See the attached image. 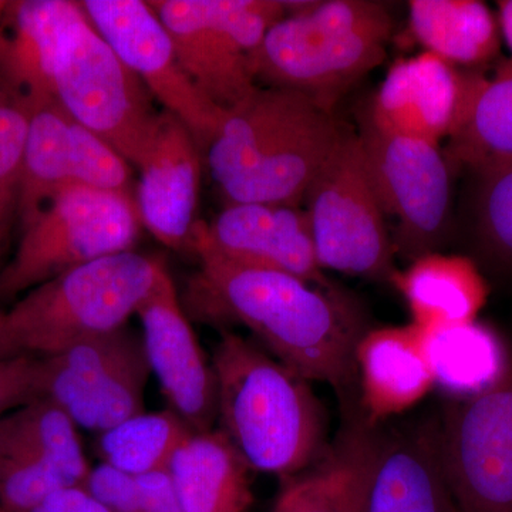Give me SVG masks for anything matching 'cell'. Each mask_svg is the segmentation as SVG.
I'll return each mask as SVG.
<instances>
[{
  "label": "cell",
  "instance_id": "1",
  "mask_svg": "<svg viewBox=\"0 0 512 512\" xmlns=\"http://www.w3.org/2000/svg\"><path fill=\"white\" fill-rule=\"evenodd\" d=\"M195 256L200 268L180 295L188 318L244 326L296 375L332 386L343 410L359 419L356 350L369 329L352 299L284 272L234 264L205 251Z\"/></svg>",
  "mask_w": 512,
  "mask_h": 512
},
{
  "label": "cell",
  "instance_id": "2",
  "mask_svg": "<svg viewBox=\"0 0 512 512\" xmlns=\"http://www.w3.org/2000/svg\"><path fill=\"white\" fill-rule=\"evenodd\" d=\"M345 130L301 94L259 86L228 111L207 148L208 170L227 204L301 207Z\"/></svg>",
  "mask_w": 512,
  "mask_h": 512
},
{
  "label": "cell",
  "instance_id": "3",
  "mask_svg": "<svg viewBox=\"0 0 512 512\" xmlns=\"http://www.w3.org/2000/svg\"><path fill=\"white\" fill-rule=\"evenodd\" d=\"M211 362L220 430L251 470L285 480L322 457L325 417L308 380L234 332L222 333Z\"/></svg>",
  "mask_w": 512,
  "mask_h": 512
},
{
  "label": "cell",
  "instance_id": "4",
  "mask_svg": "<svg viewBox=\"0 0 512 512\" xmlns=\"http://www.w3.org/2000/svg\"><path fill=\"white\" fill-rule=\"evenodd\" d=\"M285 18L254 57L258 84L289 90L333 114L336 104L386 59L393 16L376 0L286 2Z\"/></svg>",
  "mask_w": 512,
  "mask_h": 512
},
{
  "label": "cell",
  "instance_id": "5",
  "mask_svg": "<svg viewBox=\"0 0 512 512\" xmlns=\"http://www.w3.org/2000/svg\"><path fill=\"white\" fill-rule=\"evenodd\" d=\"M167 271L136 251L77 266L0 309V357L59 355L128 325Z\"/></svg>",
  "mask_w": 512,
  "mask_h": 512
},
{
  "label": "cell",
  "instance_id": "6",
  "mask_svg": "<svg viewBox=\"0 0 512 512\" xmlns=\"http://www.w3.org/2000/svg\"><path fill=\"white\" fill-rule=\"evenodd\" d=\"M141 225L134 195L69 185L28 228L0 268V305H10L55 276L134 251Z\"/></svg>",
  "mask_w": 512,
  "mask_h": 512
},
{
  "label": "cell",
  "instance_id": "7",
  "mask_svg": "<svg viewBox=\"0 0 512 512\" xmlns=\"http://www.w3.org/2000/svg\"><path fill=\"white\" fill-rule=\"evenodd\" d=\"M194 86L220 109L258 90L254 57L269 29L285 18L279 0H150Z\"/></svg>",
  "mask_w": 512,
  "mask_h": 512
},
{
  "label": "cell",
  "instance_id": "8",
  "mask_svg": "<svg viewBox=\"0 0 512 512\" xmlns=\"http://www.w3.org/2000/svg\"><path fill=\"white\" fill-rule=\"evenodd\" d=\"M53 96L77 123L137 165L161 111L153 96L94 29L86 13L64 36L53 72Z\"/></svg>",
  "mask_w": 512,
  "mask_h": 512
},
{
  "label": "cell",
  "instance_id": "9",
  "mask_svg": "<svg viewBox=\"0 0 512 512\" xmlns=\"http://www.w3.org/2000/svg\"><path fill=\"white\" fill-rule=\"evenodd\" d=\"M305 200L320 268L392 281V235L355 131L346 128Z\"/></svg>",
  "mask_w": 512,
  "mask_h": 512
},
{
  "label": "cell",
  "instance_id": "10",
  "mask_svg": "<svg viewBox=\"0 0 512 512\" xmlns=\"http://www.w3.org/2000/svg\"><path fill=\"white\" fill-rule=\"evenodd\" d=\"M384 217L394 222V252L416 261L446 244L451 228V173L439 146L376 126L362 109L357 131Z\"/></svg>",
  "mask_w": 512,
  "mask_h": 512
},
{
  "label": "cell",
  "instance_id": "11",
  "mask_svg": "<svg viewBox=\"0 0 512 512\" xmlns=\"http://www.w3.org/2000/svg\"><path fill=\"white\" fill-rule=\"evenodd\" d=\"M444 477L460 512H512V356L493 383L436 421Z\"/></svg>",
  "mask_w": 512,
  "mask_h": 512
},
{
  "label": "cell",
  "instance_id": "12",
  "mask_svg": "<svg viewBox=\"0 0 512 512\" xmlns=\"http://www.w3.org/2000/svg\"><path fill=\"white\" fill-rule=\"evenodd\" d=\"M150 376L141 333L127 325L40 359V399L59 407L79 430L101 434L146 412Z\"/></svg>",
  "mask_w": 512,
  "mask_h": 512
},
{
  "label": "cell",
  "instance_id": "13",
  "mask_svg": "<svg viewBox=\"0 0 512 512\" xmlns=\"http://www.w3.org/2000/svg\"><path fill=\"white\" fill-rule=\"evenodd\" d=\"M87 19L164 111L183 121L202 150L228 111L215 106L184 72L167 29L143 0H84Z\"/></svg>",
  "mask_w": 512,
  "mask_h": 512
},
{
  "label": "cell",
  "instance_id": "14",
  "mask_svg": "<svg viewBox=\"0 0 512 512\" xmlns=\"http://www.w3.org/2000/svg\"><path fill=\"white\" fill-rule=\"evenodd\" d=\"M151 375L171 412L194 431L214 429L218 419L214 367L181 303L170 272H164L137 311Z\"/></svg>",
  "mask_w": 512,
  "mask_h": 512
},
{
  "label": "cell",
  "instance_id": "15",
  "mask_svg": "<svg viewBox=\"0 0 512 512\" xmlns=\"http://www.w3.org/2000/svg\"><path fill=\"white\" fill-rule=\"evenodd\" d=\"M198 251L333 288L316 258L309 215L301 207L261 202L227 204L208 224L195 225L192 252L195 255Z\"/></svg>",
  "mask_w": 512,
  "mask_h": 512
},
{
  "label": "cell",
  "instance_id": "16",
  "mask_svg": "<svg viewBox=\"0 0 512 512\" xmlns=\"http://www.w3.org/2000/svg\"><path fill=\"white\" fill-rule=\"evenodd\" d=\"M79 437L56 407L32 402L0 417V508L30 512L79 487Z\"/></svg>",
  "mask_w": 512,
  "mask_h": 512
},
{
  "label": "cell",
  "instance_id": "17",
  "mask_svg": "<svg viewBox=\"0 0 512 512\" xmlns=\"http://www.w3.org/2000/svg\"><path fill=\"white\" fill-rule=\"evenodd\" d=\"M202 148L183 121L161 110L136 165L141 225L164 247L192 251L202 175Z\"/></svg>",
  "mask_w": 512,
  "mask_h": 512
},
{
  "label": "cell",
  "instance_id": "18",
  "mask_svg": "<svg viewBox=\"0 0 512 512\" xmlns=\"http://www.w3.org/2000/svg\"><path fill=\"white\" fill-rule=\"evenodd\" d=\"M471 83L473 70L423 52L397 60L365 109L382 130L440 147L463 120Z\"/></svg>",
  "mask_w": 512,
  "mask_h": 512
},
{
  "label": "cell",
  "instance_id": "19",
  "mask_svg": "<svg viewBox=\"0 0 512 512\" xmlns=\"http://www.w3.org/2000/svg\"><path fill=\"white\" fill-rule=\"evenodd\" d=\"M367 512H460L441 468L436 423L389 436L373 429Z\"/></svg>",
  "mask_w": 512,
  "mask_h": 512
},
{
  "label": "cell",
  "instance_id": "20",
  "mask_svg": "<svg viewBox=\"0 0 512 512\" xmlns=\"http://www.w3.org/2000/svg\"><path fill=\"white\" fill-rule=\"evenodd\" d=\"M362 419L379 421L420 402L436 384L416 325L367 330L356 350Z\"/></svg>",
  "mask_w": 512,
  "mask_h": 512
},
{
  "label": "cell",
  "instance_id": "21",
  "mask_svg": "<svg viewBox=\"0 0 512 512\" xmlns=\"http://www.w3.org/2000/svg\"><path fill=\"white\" fill-rule=\"evenodd\" d=\"M83 15L82 3L72 0L9 2L0 22V74L29 100L55 99L57 53Z\"/></svg>",
  "mask_w": 512,
  "mask_h": 512
},
{
  "label": "cell",
  "instance_id": "22",
  "mask_svg": "<svg viewBox=\"0 0 512 512\" xmlns=\"http://www.w3.org/2000/svg\"><path fill=\"white\" fill-rule=\"evenodd\" d=\"M168 471L183 512H249L251 467L221 430L192 431Z\"/></svg>",
  "mask_w": 512,
  "mask_h": 512
},
{
  "label": "cell",
  "instance_id": "23",
  "mask_svg": "<svg viewBox=\"0 0 512 512\" xmlns=\"http://www.w3.org/2000/svg\"><path fill=\"white\" fill-rule=\"evenodd\" d=\"M392 282L403 293L421 330L476 322L487 299V285L470 258L440 252L416 259Z\"/></svg>",
  "mask_w": 512,
  "mask_h": 512
},
{
  "label": "cell",
  "instance_id": "24",
  "mask_svg": "<svg viewBox=\"0 0 512 512\" xmlns=\"http://www.w3.org/2000/svg\"><path fill=\"white\" fill-rule=\"evenodd\" d=\"M451 173L512 158V59L487 76L473 70L463 120L444 150Z\"/></svg>",
  "mask_w": 512,
  "mask_h": 512
},
{
  "label": "cell",
  "instance_id": "25",
  "mask_svg": "<svg viewBox=\"0 0 512 512\" xmlns=\"http://www.w3.org/2000/svg\"><path fill=\"white\" fill-rule=\"evenodd\" d=\"M72 130V117L56 99L30 100L20 184L19 234L63 188L73 185Z\"/></svg>",
  "mask_w": 512,
  "mask_h": 512
},
{
  "label": "cell",
  "instance_id": "26",
  "mask_svg": "<svg viewBox=\"0 0 512 512\" xmlns=\"http://www.w3.org/2000/svg\"><path fill=\"white\" fill-rule=\"evenodd\" d=\"M410 29L426 52L451 66L480 69L500 53L493 12L477 0H412Z\"/></svg>",
  "mask_w": 512,
  "mask_h": 512
},
{
  "label": "cell",
  "instance_id": "27",
  "mask_svg": "<svg viewBox=\"0 0 512 512\" xmlns=\"http://www.w3.org/2000/svg\"><path fill=\"white\" fill-rule=\"evenodd\" d=\"M421 333L436 384L457 397L480 392L503 370L507 357L497 339L476 322Z\"/></svg>",
  "mask_w": 512,
  "mask_h": 512
},
{
  "label": "cell",
  "instance_id": "28",
  "mask_svg": "<svg viewBox=\"0 0 512 512\" xmlns=\"http://www.w3.org/2000/svg\"><path fill=\"white\" fill-rule=\"evenodd\" d=\"M192 431L170 409L143 412L97 434L96 453L100 463L137 477L168 468L175 450Z\"/></svg>",
  "mask_w": 512,
  "mask_h": 512
},
{
  "label": "cell",
  "instance_id": "29",
  "mask_svg": "<svg viewBox=\"0 0 512 512\" xmlns=\"http://www.w3.org/2000/svg\"><path fill=\"white\" fill-rule=\"evenodd\" d=\"M470 173L477 252L497 271L512 275V158L481 165Z\"/></svg>",
  "mask_w": 512,
  "mask_h": 512
},
{
  "label": "cell",
  "instance_id": "30",
  "mask_svg": "<svg viewBox=\"0 0 512 512\" xmlns=\"http://www.w3.org/2000/svg\"><path fill=\"white\" fill-rule=\"evenodd\" d=\"M30 100L0 74V268L19 235L22 161Z\"/></svg>",
  "mask_w": 512,
  "mask_h": 512
},
{
  "label": "cell",
  "instance_id": "31",
  "mask_svg": "<svg viewBox=\"0 0 512 512\" xmlns=\"http://www.w3.org/2000/svg\"><path fill=\"white\" fill-rule=\"evenodd\" d=\"M357 426L352 424L319 463L285 478L272 512H343L355 467Z\"/></svg>",
  "mask_w": 512,
  "mask_h": 512
},
{
  "label": "cell",
  "instance_id": "32",
  "mask_svg": "<svg viewBox=\"0 0 512 512\" xmlns=\"http://www.w3.org/2000/svg\"><path fill=\"white\" fill-rule=\"evenodd\" d=\"M73 185L134 195L131 164L116 148L73 120Z\"/></svg>",
  "mask_w": 512,
  "mask_h": 512
},
{
  "label": "cell",
  "instance_id": "33",
  "mask_svg": "<svg viewBox=\"0 0 512 512\" xmlns=\"http://www.w3.org/2000/svg\"><path fill=\"white\" fill-rule=\"evenodd\" d=\"M110 512H144L136 477L100 463L82 485Z\"/></svg>",
  "mask_w": 512,
  "mask_h": 512
},
{
  "label": "cell",
  "instance_id": "34",
  "mask_svg": "<svg viewBox=\"0 0 512 512\" xmlns=\"http://www.w3.org/2000/svg\"><path fill=\"white\" fill-rule=\"evenodd\" d=\"M40 399V359L0 357V417Z\"/></svg>",
  "mask_w": 512,
  "mask_h": 512
},
{
  "label": "cell",
  "instance_id": "35",
  "mask_svg": "<svg viewBox=\"0 0 512 512\" xmlns=\"http://www.w3.org/2000/svg\"><path fill=\"white\" fill-rule=\"evenodd\" d=\"M144 512H183L168 468L136 477Z\"/></svg>",
  "mask_w": 512,
  "mask_h": 512
},
{
  "label": "cell",
  "instance_id": "36",
  "mask_svg": "<svg viewBox=\"0 0 512 512\" xmlns=\"http://www.w3.org/2000/svg\"><path fill=\"white\" fill-rule=\"evenodd\" d=\"M373 429L375 427L369 426L366 421H359L355 467H353L352 478H350L343 512H367V467H369Z\"/></svg>",
  "mask_w": 512,
  "mask_h": 512
},
{
  "label": "cell",
  "instance_id": "37",
  "mask_svg": "<svg viewBox=\"0 0 512 512\" xmlns=\"http://www.w3.org/2000/svg\"><path fill=\"white\" fill-rule=\"evenodd\" d=\"M30 512H110L93 495L79 487H70L47 498L45 503Z\"/></svg>",
  "mask_w": 512,
  "mask_h": 512
},
{
  "label": "cell",
  "instance_id": "38",
  "mask_svg": "<svg viewBox=\"0 0 512 512\" xmlns=\"http://www.w3.org/2000/svg\"><path fill=\"white\" fill-rule=\"evenodd\" d=\"M498 9H500L501 32L512 52V0L498 3Z\"/></svg>",
  "mask_w": 512,
  "mask_h": 512
},
{
  "label": "cell",
  "instance_id": "39",
  "mask_svg": "<svg viewBox=\"0 0 512 512\" xmlns=\"http://www.w3.org/2000/svg\"><path fill=\"white\" fill-rule=\"evenodd\" d=\"M8 3L6 0H0V22H2L3 13H5L6 8H8Z\"/></svg>",
  "mask_w": 512,
  "mask_h": 512
},
{
  "label": "cell",
  "instance_id": "40",
  "mask_svg": "<svg viewBox=\"0 0 512 512\" xmlns=\"http://www.w3.org/2000/svg\"><path fill=\"white\" fill-rule=\"evenodd\" d=\"M0 512H5V511H3L2 508H0Z\"/></svg>",
  "mask_w": 512,
  "mask_h": 512
}]
</instances>
